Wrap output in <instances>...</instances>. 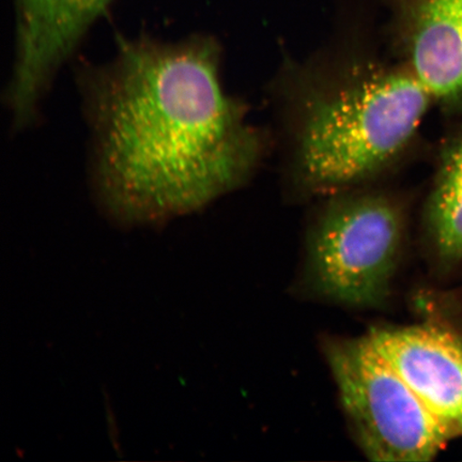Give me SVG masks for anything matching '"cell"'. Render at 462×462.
Here are the masks:
<instances>
[{"mask_svg": "<svg viewBox=\"0 0 462 462\" xmlns=\"http://www.w3.org/2000/svg\"><path fill=\"white\" fill-rule=\"evenodd\" d=\"M215 40L123 42L79 68L97 204L125 226L198 212L238 188L259 143L225 92Z\"/></svg>", "mask_w": 462, "mask_h": 462, "instance_id": "1", "label": "cell"}, {"mask_svg": "<svg viewBox=\"0 0 462 462\" xmlns=\"http://www.w3.org/2000/svg\"><path fill=\"white\" fill-rule=\"evenodd\" d=\"M431 99L412 71H397L323 100L306 120L300 143L306 180L337 189L371 176L412 140Z\"/></svg>", "mask_w": 462, "mask_h": 462, "instance_id": "2", "label": "cell"}, {"mask_svg": "<svg viewBox=\"0 0 462 462\" xmlns=\"http://www.w3.org/2000/svg\"><path fill=\"white\" fill-rule=\"evenodd\" d=\"M326 356L346 418L368 459L430 461L447 446L446 431L367 337L331 340Z\"/></svg>", "mask_w": 462, "mask_h": 462, "instance_id": "3", "label": "cell"}, {"mask_svg": "<svg viewBox=\"0 0 462 462\" xmlns=\"http://www.w3.org/2000/svg\"><path fill=\"white\" fill-rule=\"evenodd\" d=\"M400 210L383 198H360L332 208L310 242L317 291L351 306H377L390 293L402 250Z\"/></svg>", "mask_w": 462, "mask_h": 462, "instance_id": "4", "label": "cell"}, {"mask_svg": "<svg viewBox=\"0 0 462 462\" xmlns=\"http://www.w3.org/2000/svg\"><path fill=\"white\" fill-rule=\"evenodd\" d=\"M112 2L16 0V57L7 92L16 128L36 120L57 73Z\"/></svg>", "mask_w": 462, "mask_h": 462, "instance_id": "5", "label": "cell"}, {"mask_svg": "<svg viewBox=\"0 0 462 462\" xmlns=\"http://www.w3.org/2000/svg\"><path fill=\"white\" fill-rule=\"evenodd\" d=\"M450 439L462 437V337L431 326L367 335Z\"/></svg>", "mask_w": 462, "mask_h": 462, "instance_id": "6", "label": "cell"}, {"mask_svg": "<svg viewBox=\"0 0 462 462\" xmlns=\"http://www.w3.org/2000/svg\"><path fill=\"white\" fill-rule=\"evenodd\" d=\"M432 99L462 107V0H388Z\"/></svg>", "mask_w": 462, "mask_h": 462, "instance_id": "7", "label": "cell"}, {"mask_svg": "<svg viewBox=\"0 0 462 462\" xmlns=\"http://www.w3.org/2000/svg\"><path fill=\"white\" fill-rule=\"evenodd\" d=\"M429 225L439 256L462 259V135L443 153L429 206Z\"/></svg>", "mask_w": 462, "mask_h": 462, "instance_id": "8", "label": "cell"}]
</instances>
